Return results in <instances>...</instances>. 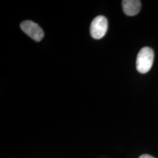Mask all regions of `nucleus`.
Masks as SVG:
<instances>
[{
  "label": "nucleus",
  "instance_id": "obj_1",
  "mask_svg": "<svg viewBox=\"0 0 158 158\" xmlns=\"http://www.w3.org/2000/svg\"><path fill=\"white\" fill-rule=\"evenodd\" d=\"M154 51L149 47L141 48L136 59V68L141 73H147L151 70L154 62Z\"/></svg>",
  "mask_w": 158,
  "mask_h": 158
},
{
  "label": "nucleus",
  "instance_id": "obj_2",
  "mask_svg": "<svg viewBox=\"0 0 158 158\" xmlns=\"http://www.w3.org/2000/svg\"><path fill=\"white\" fill-rule=\"evenodd\" d=\"M108 30V20L103 15L94 18L90 26V33L94 39H101Z\"/></svg>",
  "mask_w": 158,
  "mask_h": 158
},
{
  "label": "nucleus",
  "instance_id": "obj_3",
  "mask_svg": "<svg viewBox=\"0 0 158 158\" xmlns=\"http://www.w3.org/2000/svg\"><path fill=\"white\" fill-rule=\"evenodd\" d=\"M21 29L25 34H27L37 42L40 41L44 37V32L43 29L40 27L38 24L32 21L27 20V21H23L21 23Z\"/></svg>",
  "mask_w": 158,
  "mask_h": 158
},
{
  "label": "nucleus",
  "instance_id": "obj_4",
  "mask_svg": "<svg viewBox=\"0 0 158 158\" xmlns=\"http://www.w3.org/2000/svg\"><path fill=\"white\" fill-rule=\"evenodd\" d=\"M124 13L129 16L137 15L141 7V1L138 0H124L122 1Z\"/></svg>",
  "mask_w": 158,
  "mask_h": 158
},
{
  "label": "nucleus",
  "instance_id": "obj_5",
  "mask_svg": "<svg viewBox=\"0 0 158 158\" xmlns=\"http://www.w3.org/2000/svg\"><path fill=\"white\" fill-rule=\"evenodd\" d=\"M139 158H155V157H152V156H151L149 155H143L140 156Z\"/></svg>",
  "mask_w": 158,
  "mask_h": 158
}]
</instances>
